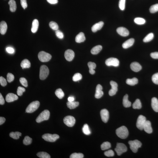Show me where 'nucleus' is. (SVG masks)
<instances>
[{
  "instance_id": "nucleus-47",
  "label": "nucleus",
  "mask_w": 158,
  "mask_h": 158,
  "mask_svg": "<svg viewBox=\"0 0 158 158\" xmlns=\"http://www.w3.org/2000/svg\"><path fill=\"white\" fill-rule=\"evenodd\" d=\"M152 81L156 84L158 85V73L153 75L152 78Z\"/></svg>"
},
{
  "instance_id": "nucleus-24",
  "label": "nucleus",
  "mask_w": 158,
  "mask_h": 158,
  "mask_svg": "<svg viewBox=\"0 0 158 158\" xmlns=\"http://www.w3.org/2000/svg\"><path fill=\"white\" fill-rule=\"evenodd\" d=\"M85 38L84 34L83 32H80L77 35L75 38L76 42L77 43H80L84 41Z\"/></svg>"
},
{
  "instance_id": "nucleus-57",
  "label": "nucleus",
  "mask_w": 158,
  "mask_h": 158,
  "mask_svg": "<svg viewBox=\"0 0 158 158\" xmlns=\"http://www.w3.org/2000/svg\"><path fill=\"white\" fill-rule=\"evenodd\" d=\"M5 100L1 93H0V104L3 105L4 104Z\"/></svg>"
},
{
  "instance_id": "nucleus-10",
  "label": "nucleus",
  "mask_w": 158,
  "mask_h": 158,
  "mask_svg": "<svg viewBox=\"0 0 158 158\" xmlns=\"http://www.w3.org/2000/svg\"><path fill=\"white\" fill-rule=\"evenodd\" d=\"M64 122L67 126L69 127H72L75 125V119L73 117L68 116L65 117L64 119Z\"/></svg>"
},
{
  "instance_id": "nucleus-27",
  "label": "nucleus",
  "mask_w": 158,
  "mask_h": 158,
  "mask_svg": "<svg viewBox=\"0 0 158 158\" xmlns=\"http://www.w3.org/2000/svg\"><path fill=\"white\" fill-rule=\"evenodd\" d=\"M8 4L10 6V10L12 12H14L16 11V5L15 1L14 0H10Z\"/></svg>"
},
{
  "instance_id": "nucleus-34",
  "label": "nucleus",
  "mask_w": 158,
  "mask_h": 158,
  "mask_svg": "<svg viewBox=\"0 0 158 158\" xmlns=\"http://www.w3.org/2000/svg\"><path fill=\"white\" fill-rule=\"evenodd\" d=\"M82 131L83 132L85 135H88L91 134V131H90L89 127L88 125L87 124H85L83 127L82 128Z\"/></svg>"
},
{
  "instance_id": "nucleus-8",
  "label": "nucleus",
  "mask_w": 158,
  "mask_h": 158,
  "mask_svg": "<svg viewBox=\"0 0 158 158\" xmlns=\"http://www.w3.org/2000/svg\"><path fill=\"white\" fill-rule=\"evenodd\" d=\"M59 136L57 134H46L43 135L42 138L45 141L48 142H55L59 139Z\"/></svg>"
},
{
  "instance_id": "nucleus-59",
  "label": "nucleus",
  "mask_w": 158,
  "mask_h": 158,
  "mask_svg": "<svg viewBox=\"0 0 158 158\" xmlns=\"http://www.w3.org/2000/svg\"><path fill=\"white\" fill-rule=\"evenodd\" d=\"M6 120L5 118L2 117H0V125H1L3 124Z\"/></svg>"
},
{
  "instance_id": "nucleus-19",
  "label": "nucleus",
  "mask_w": 158,
  "mask_h": 158,
  "mask_svg": "<svg viewBox=\"0 0 158 158\" xmlns=\"http://www.w3.org/2000/svg\"><path fill=\"white\" fill-rule=\"evenodd\" d=\"M144 130L148 134H151L153 130L151 126L150 121L146 120L144 127Z\"/></svg>"
},
{
  "instance_id": "nucleus-39",
  "label": "nucleus",
  "mask_w": 158,
  "mask_h": 158,
  "mask_svg": "<svg viewBox=\"0 0 158 158\" xmlns=\"http://www.w3.org/2000/svg\"><path fill=\"white\" fill-rule=\"evenodd\" d=\"M37 156L41 158H50V156L49 154L46 152H41L38 153Z\"/></svg>"
},
{
  "instance_id": "nucleus-2",
  "label": "nucleus",
  "mask_w": 158,
  "mask_h": 158,
  "mask_svg": "<svg viewBox=\"0 0 158 158\" xmlns=\"http://www.w3.org/2000/svg\"><path fill=\"white\" fill-rule=\"evenodd\" d=\"M130 145V149L132 152L136 153L137 152L138 149L140 148L142 146V144L139 140H137L134 141H130L128 142Z\"/></svg>"
},
{
  "instance_id": "nucleus-35",
  "label": "nucleus",
  "mask_w": 158,
  "mask_h": 158,
  "mask_svg": "<svg viewBox=\"0 0 158 158\" xmlns=\"http://www.w3.org/2000/svg\"><path fill=\"white\" fill-rule=\"evenodd\" d=\"M154 37V34L152 33H150L146 36L143 39V41L145 42H150L152 40Z\"/></svg>"
},
{
  "instance_id": "nucleus-48",
  "label": "nucleus",
  "mask_w": 158,
  "mask_h": 158,
  "mask_svg": "<svg viewBox=\"0 0 158 158\" xmlns=\"http://www.w3.org/2000/svg\"><path fill=\"white\" fill-rule=\"evenodd\" d=\"M20 82L23 86L25 87H27L28 86L27 81L26 79L24 77H22L20 79Z\"/></svg>"
},
{
  "instance_id": "nucleus-18",
  "label": "nucleus",
  "mask_w": 158,
  "mask_h": 158,
  "mask_svg": "<svg viewBox=\"0 0 158 158\" xmlns=\"http://www.w3.org/2000/svg\"><path fill=\"white\" fill-rule=\"evenodd\" d=\"M18 98V96L13 93H8L6 97V100L7 102H11L17 100Z\"/></svg>"
},
{
  "instance_id": "nucleus-44",
  "label": "nucleus",
  "mask_w": 158,
  "mask_h": 158,
  "mask_svg": "<svg viewBox=\"0 0 158 158\" xmlns=\"http://www.w3.org/2000/svg\"><path fill=\"white\" fill-rule=\"evenodd\" d=\"M84 157L82 153H74L71 155L70 158H82Z\"/></svg>"
},
{
  "instance_id": "nucleus-29",
  "label": "nucleus",
  "mask_w": 158,
  "mask_h": 158,
  "mask_svg": "<svg viewBox=\"0 0 158 158\" xmlns=\"http://www.w3.org/2000/svg\"><path fill=\"white\" fill-rule=\"evenodd\" d=\"M21 66L23 69L28 68L31 67V63L27 59H24L21 62Z\"/></svg>"
},
{
  "instance_id": "nucleus-7",
  "label": "nucleus",
  "mask_w": 158,
  "mask_h": 158,
  "mask_svg": "<svg viewBox=\"0 0 158 158\" xmlns=\"http://www.w3.org/2000/svg\"><path fill=\"white\" fill-rule=\"evenodd\" d=\"M127 148L125 145L123 143H118L117 144L116 148L115 149L118 156H120L123 153L127 151Z\"/></svg>"
},
{
  "instance_id": "nucleus-42",
  "label": "nucleus",
  "mask_w": 158,
  "mask_h": 158,
  "mask_svg": "<svg viewBox=\"0 0 158 158\" xmlns=\"http://www.w3.org/2000/svg\"><path fill=\"white\" fill-rule=\"evenodd\" d=\"M82 78V76L81 74L79 73H77L74 75L72 78L74 81H77L81 79Z\"/></svg>"
},
{
  "instance_id": "nucleus-36",
  "label": "nucleus",
  "mask_w": 158,
  "mask_h": 158,
  "mask_svg": "<svg viewBox=\"0 0 158 158\" xmlns=\"http://www.w3.org/2000/svg\"><path fill=\"white\" fill-rule=\"evenodd\" d=\"M21 135V133L19 132H11L9 134V136L13 139H19L20 136Z\"/></svg>"
},
{
  "instance_id": "nucleus-11",
  "label": "nucleus",
  "mask_w": 158,
  "mask_h": 158,
  "mask_svg": "<svg viewBox=\"0 0 158 158\" xmlns=\"http://www.w3.org/2000/svg\"><path fill=\"white\" fill-rule=\"evenodd\" d=\"M105 64L108 66H113L117 67L119 65V61L118 59L113 57L108 58L105 61Z\"/></svg>"
},
{
  "instance_id": "nucleus-1",
  "label": "nucleus",
  "mask_w": 158,
  "mask_h": 158,
  "mask_svg": "<svg viewBox=\"0 0 158 158\" xmlns=\"http://www.w3.org/2000/svg\"><path fill=\"white\" fill-rule=\"evenodd\" d=\"M116 134L121 139H124L127 138L129 135V131L126 126H122L117 129Z\"/></svg>"
},
{
  "instance_id": "nucleus-58",
  "label": "nucleus",
  "mask_w": 158,
  "mask_h": 158,
  "mask_svg": "<svg viewBox=\"0 0 158 158\" xmlns=\"http://www.w3.org/2000/svg\"><path fill=\"white\" fill-rule=\"evenodd\" d=\"M47 2L51 4H55L58 2V0H47Z\"/></svg>"
},
{
  "instance_id": "nucleus-16",
  "label": "nucleus",
  "mask_w": 158,
  "mask_h": 158,
  "mask_svg": "<svg viewBox=\"0 0 158 158\" xmlns=\"http://www.w3.org/2000/svg\"><path fill=\"white\" fill-rule=\"evenodd\" d=\"M103 87L101 85L98 84L97 85L96 89V91L95 94V97L99 99L103 95V92L102 91Z\"/></svg>"
},
{
  "instance_id": "nucleus-53",
  "label": "nucleus",
  "mask_w": 158,
  "mask_h": 158,
  "mask_svg": "<svg viewBox=\"0 0 158 158\" xmlns=\"http://www.w3.org/2000/svg\"><path fill=\"white\" fill-rule=\"evenodd\" d=\"M88 66L89 70H94L96 68V65L94 62H89L88 64Z\"/></svg>"
},
{
  "instance_id": "nucleus-40",
  "label": "nucleus",
  "mask_w": 158,
  "mask_h": 158,
  "mask_svg": "<svg viewBox=\"0 0 158 158\" xmlns=\"http://www.w3.org/2000/svg\"><path fill=\"white\" fill-rule=\"evenodd\" d=\"M49 25L51 28L53 30L56 31L58 30V26L56 23L54 21H51L49 23Z\"/></svg>"
},
{
  "instance_id": "nucleus-21",
  "label": "nucleus",
  "mask_w": 158,
  "mask_h": 158,
  "mask_svg": "<svg viewBox=\"0 0 158 158\" xmlns=\"http://www.w3.org/2000/svg\"><path fill=\"white\" fill-rule=\"evenodd\" d=\"M134 42V39H130L125 42L122 44V47L124 49H127L132 46Z\"/></svg>"
},
{
  "instance_id": "nucleus-31",
  "label": "nucleus",
  "mask_w": 158,
  "mask_h": 158,
  "mask_svg": "<svg viewBox=\"0 0 158 158\" xmlns=\"http://www.w3.org/2000/svg\"><path fill=\"white\" fill-rule=\"evenodd\" d=\"M138 80L137 78H134L131 79H127L126 80V83L127 84L133 86L138 83Z\"/></svg>"
},
{
  "instance_id": "nucleus-56",
  "label": "nucleus",
  "mask_w": 158,
  "mask_h": 158,
  "mask_svg": "<svg viewBox=\"0 0 158 158\" xmlns=\"http://www.w3.org/2000/svg\"><path fill=\"white\" fill-rule=\"evenodd\" d=\"M6 50L8 53L13 54L14 52V49L11 47H7L6 49Z\"/></svg>"
},
{
  "instance_id": "nucleus-5",
  "label": "nucleus",
  "mask_w": 158,
  "mask_h": 158,
  "mask_svg": "<svg viewBox=\"0 0 158 158\" xmlns=\"http://www.w3.org/2000/svg\"><path fill=\"white\" fill-rule=\"evenodd\" d=\"M49 70L47 66L42 65L40 67V78L41 80L45 79L49 74Z\"/></svg>"
},
{
  "instance_id": "nucleus-6",
  "label": "nucleus",
  "mask_w": 158,
  "mask_h": 158,
  "mask_svg": "<svg viewBox=\"0 0 158 158\" xmlns=\"http://www.w3.org/2000/svg\"><path fill=\"white\" fill-rule=\"evenodd\" d=\"M38 57L39 60L42 62H48L52 58V56L50 54L43 51L40 52Z\"/></svg>"
},
{
  "instance_id": "nucleus-60",
  "label": "nucleus",
  "mask_w": 158,
  "mask_h": 158,
  "mask_svg": "<svg viewBox=\"0 0 158 158\" xmlns=\"http://www.w3.org/2000/svg\"><path fill=\"white\" fill-rule=\"evenodd\" d=\"M75 100V98H74L73 96L69 97L68 98V100L69 102H71L74 101Z\"/></svg>"
},
{
  "instance_id": "nucleus-17",
  "label": "nucleus",
  "mask_w": 158,
  "mask_h": 158,
  "mask_svg": "<svg viewBox=\"0 0 158 158\" xmlns=\"http://www.w3.org/2000/svg\"><path fill=\"white\" fill-rule=\"evenodd\" d=\"M130 68L133 71L138 72L141 70L142 67L138 62H134L131 64Z\"/></svg>"
},
{
  "instance_id": "nucleus-50",
  "label": "nucleus",
  "mask_w": 158,
  "mask_h": 158,
  "mask_svg": "<svg viewBox=\"0 0 158 158\" xmlns=\"http://www.w3.org/2000/svg\"><path fill=\"white\" fill-rule=\"evenodd\" d=\"M104 155L107 157H113L114 155V153L113 150H110L105 151L104 153Z\"/></svg>"
},
{
  "instance_id": "nucleus-20",
  "label": "nucleus",
  "mask_w": 158,
  "mask_h": 158,
  "mask_svg": "<svg viewBox=\"0 0 158 158\" xmlns=\"http://www.w3.org/2000/svg\"><path fill=\"white\" fill-rule=\"evenodd\" d=\"M104 23L103 21H100L99 22L97 23L92 26L91 30L92 32H95L98 30L101 29L103 27Z\"/></svg>"
},
{
  "instance_id": "nucleus-43",
  "label": "nucleus",
  "mask_w": 158,
  "mask_h": 158,
  "mask_svg": "<svg viewBox=\"0 0 158 158\" xmlns=\"http://www.w3.org/2000/svg\"><path fill=\"white\" fill-rule=\"evenodd\" d=\"M151 13H154L158 11V4L154 5L151 6L149 9Z\"/></svg>"
},
{
  "instance_id": "nucleus-3",
  "label": "nucleus",
  "mask_w": 158,
  "mask_h": 158,
  "mask_svg": "<svg viewBox=\"0 0 158 158\" xmlns=\"http://www.w3.org/2000/svg\"><path fill=\"white\" fill-rule=\"evenodd\" d=\"M50 116V112L48 110H45L41 113L36 119L37 123H40L48 120Z\"/></svg>"
},
{
  "instance_id": "nucleus-45",
  "label": "nucleus",
  "mask_w": 158,
  "mask_h": 158,
  "mask_svg": "<svg viewBox=\"0 0 158 158\" xmlns=\"http://www.w3.org/2000/svg\"><path fill=\"white\" fill-rule=\"evenodd\" d=\"M126 0H119V7L121 10H124L125 8V3Z\"/></svg>"
},
{
  "instance_id": "nucleus-38",
  "label": "nucleus",
  "mask_w": 158,
  "mask_h": 158,
  "mask_svg": "<svg viewBox=\"0 0 158 158\" xmlns=\"http://www.w3.org/2000/svg\"><path fill=\"white\" fill-rule=\"evenodd\" d=\"M134 21L136 24L138 25H143L145 23L146 20L143 18L137 17L134 19Z\"/></svg>"
},
{
  "instance_id": "nucleus-25",
  "label": "nucleus",
  "mask_w": 158,
  "mask_h": 158,
  "mask_svg": "<svg viewBox=\"0 0 158 158\" xmlns=\"http://www.w3.org/2000/svg\"><path fill=\"white\" fill-rule=\"evenodd\" d=\"M39 22L37 19H34L33 21L31 31L33 33H35L37 32L38 29Z\"/></svg>"
},
{
  "instance_id": "nucleus-23",
  "label": "nucleus",
  "mask_w": 158,
  "mask_h": 158,
  "mask_svg": "<svg viewBox=\"0 0 158 158\" xmlns=\"http://www.w3.org/2000/svg\"><path fill=\"white\" fill-rule=\"evenodd\" d=\"M151 106L155 111L158 112V100L157 98L154 97L152 98Z\"/></svg>"
},
{
  "instance_id": "nucleus-14",
  "label": "nucleus",
  "mask_w": 158,
  "mask_h": 158,
  "mask_svg": "<svg viewBox=\"0 0 158 158\" xmlns=\"http://www.w3.org/2000/svg\"><path fill=\"white\" fill-rule=\"evenodd\" d=\"M65 57L67 61H71L75 57V53L73 51L70 49H68L65 51Z\"/></svg>"
},
{
  "instance_id": "nucleus-37",
  "label": "nucleus",
  "mask_w": 158,
  "mask_h": 158,
  "mask_svg": "<svg viewBox=\"0 0 158 158\" xmlns=\"http://www.w3.org/2000/svg\"><path fill=\"white\" fill-rule=\"evenodd\" d=\"M111 147V143L108 142H104L101 146L102 150H105L110 149Z\"/></svg>"
},
{
  "instance_id": "nucleus-55",
  "label": "nucleus",
  "mask_w": 158,
  "mask_h": 158,
  "mask_svg": "<svg viewBox=\"0 0 158 158\" xmlns=\"http://www.w3.org/2000/svg\"><path fill=\"white\" fill-rule=\"evenodd\" d=\"M152 58L154 59H158V52L151 53L150 54Z\"/></svg>"
},
{
  "instance_id": "nucleus-49",
  "label": "nucleus",
  "mask_w": 158,
  "mask_h": 158,
  "mask_svg": "<svg viewBox=\"0 0 158 158\" xmlns=\"http://www.w3.org/2000/svg\"><path fill=\"white\" fill-rule=\"evenodd\" d=\"M14 75L11 73H8L7 75V81L10 83L14 80Z\"/></svg>"
},
{
  "instance_id": "nucleus-46",
  "label": "nucleus",
  "mask_w": 158,
  "mask_h": 158,
  "mask_svg": "<svg viewBox=\"0 0 158 158\" xmlns=\"http://www.w3.org/2000/svg\"><path fill=\"white\" fill-rule=\"evenodd\" d=\"M25 91V89L22 87L19 86L18 87L17 90V94L19 96H21L23 94V93Z\"/></svg>"
},
{
  "instance_id": "nucleus-9",
  "label": "nucleus",
  "mask_w": 158,
  "mask_h": 158,
  "mask_svg": "<svg viewBox=\"0 0 158 158\" xmlns=\"http://www.w3.org/2000/svg\"><path fill=\"white\" fill-rule=\"evenodd\" d=\"M146 121L145 117L140 115L138 117L136 123V126L138 129L140 130L144 129V127Z\"/></svg>"
},
{
  "instance_id": "nucleus-41",
  "label": "nucleus",
  "mask_w": 158,
  "mask_h": 158,
  "mask_svg": "<svg viewBox=\"0 0 158 158\" xmlns=\"http://www.w3.org/2000/svg\"><path fill=\"white\" fill-rule=\"evenodd\" d=\"M32 142V139L28 136H26L24 138L23 143L25 145H28L30 144Z\"/></svg>"
},
{
  "instance_id": "nucleus-22",
  "label": "nucleus",
  "mask_w": 158,
  "mask_h": 158,
  "mask_svg": "<svg viewBox=\"0 0 158 158\" xmlns=\"http://www.w3.org/2000/svg\"><path fill=\"white\" fill-rule=\"evenodd\" d=\"M7 28V24L5 21H1L0 24V32L1 34L4 35L6 33Z\"/></svg>"
},
{
  "instance_id": "nucleus-32",
  "label": "nucleus",
  "mask_w": 158,
  "mask_h": 158,
  "mask_svg": "<svg viewBox=\"0 0 158 158\" xmlns=\"http://www.w3.org/2000/svg\"><path fill=\"white\" fill-rule=\"evenodd\" d=\"M133 108L134 109H139L142 107V105L139 99H136L133 104Z\"/></svg>"
},
{
  "instance_id": "nucleus-12",
  "label": "nucleus",
  "mask_w": 158,
  "mask_h": 158,
  "mask_svg": "<svg viewBox=\"0 0 158 158\" xmlns=\"http://www.w3.org/2000/svg\"><path fill=\"white\" fill-rule=\"evenodd\" d=\"M110 84L111 85L112 88L109 90V94L110 96H112L116 94L118 91V85L116 82L113 81L110 82Z\"/></svg>"
},
{
  "instance_id": "nucleus-33",
  "label": "nucleus",
  "mask_w": 158,
  "mask_h": 158,
  "mask_svg": "<svg viewBox=\"0 0 158 158\" xmlns=\"http://www.w3.org/2000/svg\"><path fill=\"white\" fill-rule=\"evenodd\" d=\"M55 93L56 96L60 99L63 98L65 95L64 92L61 88H58L56 90Z\"/></svg>"
},
{
  "instance_id": "nucleus-51",
  "label": "nucleus",
  "mask_w": 158,
  "mask_h": 158,
  "mask_svg": "<svg viewBox=\"0 0 158 158\" xmlns=\"http://www.w3.org/2000/svg\"><path fill=\"white\" fill-rule=\"evenodd\" d=\"M56 35L58 38L62 39L63 38L64 36V34L61 31L57 30L56 31Z\"/></svg>"
},
{
  "instance_id": "nucleus-4",
  "label": "nucleus",
  "mask_w": 158,
  "mask_h": 158,
  "mask_svg": "<svg viewBox=\"0 0 158 158\" xmlns=\"http://www.w3.org/2000/svg\"><path fill=\"white\" fill-rule=\"evenodd\" d=\"M40 105L39 102L36 101L32 102L26 108V112L28 113H32L35 111L39 108Z\"/></svg>"
},
{
  "instance_id": "nucleus-26",
  "label": "nucleus",
  "mask_w": 158,
  "mask_h": 158,
  "mask_svg": "<svg viewBox=\"0 0 158 158\" xmlns=\"http://www.w3.org/2000/svg\"><path fill=\"white\" fill-rule=\"evenodd\" d=\"M128 95L127 94L125 95L123 100V106L125 108H129L131 105V103L128 100Z\"/></svg>"
},
{
  "instance_id": "nucleus-61",
  "label": "nucleus",
  "mask_w": 158,
  "mask_h": 158,
  "mask_svg": "<svg viewBox=\"0 0 158 158\" xmlns=\"http://www.w3.org/2000/svg\"><path fill=\"white\" fill-rule=\"evenodd\" d=\"M89 72L91 74V75H93L95 73V71L94 70H89Z\"/></svg>"
},
{
  "instance_id": "nucleus-54",
  "label": "nucleus",
  "mask_w": 158,
  "mask_h": 158,
  "mask_svg": "<svg viewBox=\"0 0 158 158\" xmlns=\"http://www.w3.org/2000/svg\"><path fill=\"white\" fill-rule=\"evenodd\" d=\"M21 6L24 9L27 7V4L26 0H20Z\"/></svg>"
},
{
  "instance_id": "nucleus-30",
  "label": "nucleus",
  "mask_w": 158,
  "mask_h": 158,
  "mask_svg": "<svg viewBox=\"0 0 158 158\" xmlns=\"http://www.w3.org/2000/svg\"><path fill=\"white\" fill-rule=\"evenodd\" d=\"M68 107L70 109H74L79 106V103L78 102H68L67 103Z\"/></svg>"
},
{
  "instance_id": "nucleus-28",
  "label": "nucleus",
  "mask_w": 158,
  "mask_h": 158,
  "mask_svg": "<svg viewBox=\"0 0 158 158\" xmlns=\"http://www.w3.org/2000/svg\"><path fill=\"white\" fill-rule=\"evenodd\" d=\"M102 49V47L100 45H98L94 47L91 50V52L93 55H96L100 52Z\"/></svg>"
},
{
  "instance_id": "nucleus-15",
  "label": "nucleus",
  "mask_w": 158,
  "mask_h": 158,
  "mask_svg": "<svg viewBox=\"0 0 158 158\" xmlns=\"http://www.w3.org/2000/svg\"><path fill=\"white\" fill-rule=\"evenodd\" d=\"M117 32L119 35L126 37L129 35V32L127 29L124 27H119L117 29Z\"/></svg>"
},
{
  "instance_id": "nucleus-13",
  "label": "nucleus",
  "mask_w": 158,
  "mask_h": 158,
  "mask_svg": "<svg viewBox=\"0 0 158 158\" xmlns=\"http://www.w3.org/2000/svg\"><path fill=\"white\" fill-rule=\"evenodd\" d=\"M100 116L102 120L104 123L107 122L109 117V113L106 109L102 110L100 111Z\"/></svg>"
},
{
  "instance_id": "nucleus-52",
  "label": "nucleus",
  "mask_w": 158,
  "mask_h": 158,
  "mask_svg": "<svg viewBox=\"0 0 158 158\" xmlns=\"http://www.w3.org/2000/svg\"><path fill=\"white\" fill-rule=\"evenodd\" d=\"M0 83L2 86H5L7 84L6 79L2 77H0Z\"/></svg>"
}]
</instances>
